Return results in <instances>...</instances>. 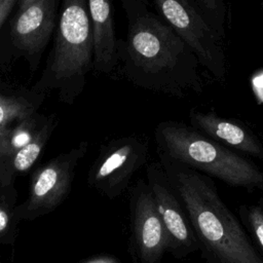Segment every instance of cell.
Segmentation results:
<instances>
[{
  "instance_id": "6da1fadb",
  "label": "cell",
  "mask_w": 263,
  "mask_h": 263,
  "mask_svg": "<svg viewBox=\"0 0 263 263\" xmlns=\"http://www.w3.org/2000/svg\"><path fill=\"white\" fill-rule=\"evenodd\" d=\"M118 1L126 18L125 37L117 42L121 75L136 87L168 97L202 93L196 55L150 1Z\"/></svg>"
},
{
  "instance_id": "7a4b0ae2",
  "label": "cell",
  "mask_w": 263,
  "mask_h": 263,
  "mask_svg": "<svg viewBox=\"0 0 263 263\" xmlns=\"http://www.w3.org/2000/svg\"><path fill=\"white\" fill-rule=\"evenodd\" d=\"M158 161L186 210L206 263H263L262 253L211 177L164 157Z\"/></svg>"
},
{
  "instance_id": "3957f363",
  "label": "cell",
  "mask_w": 263,
  "mask_h": 263,
  "mask_svg": "<svg viewBox=\"0 0 263 263\" xmlns=\"http://www.w3.org/2000/svg\"><path fill=\"white\" fill-rule=\"evenodd\" d=\"M158 157H164L248 192H263V170L247 156L212 140L193 126L160 121L154 129Z\"/></svg>"
},
{
  "instance_id": "277c9868",
  "label": "cell",
  "mask_w": 263,
  "mask_h": 263,
  "mask_svg": "<svg viewBox=\"0 0 263 263\" xmlns=\"http://www.w3.org/2000/svg\"><path fill=\"white\" fill-rule=\"evenodd\" d=\"M93 68V38L87 0H63L52 49L32 91H55L60 101L73 104L83 91Z\"/></svg>"
},
{
  "instance_id": "5b68a950",
  "label": "cell",
  "mask_w": 263,
  "mask_h": 263,
  "mask_svg": "<svg viewBox=\"0 0 263 263\" xmlns=\"http://www.w3.org/2000/svg\"><path fill=\"white\" fill-rule=\"evenodd\" d=\"M157 14L182 38L199 65L219 83L228 77L224 38L194 0H151Z\"/></svg>"
},
{
  "instance_id": "8992f818",
  "label": "cell",
  "mask_w": 263,
  "mask_h": 263,
  "mask_svg": "<svg viewBox=\"0 0 263 263\" xmlns=\"http://www.w3.org/2000/svg\"><path fill=\"white\" fill-rule=\"evenodd\" d=\"M149 142L145 136L127 135L102 145L93 162L88 183L100 193L114 199L129 186L136 173L147 163Z\"/></svg>"
},
{
  "instance_id": "52a82bcc",
  "label": "cell",
  "mask_w": 263,
  "mask_h": 263,
  "mask_svg": "<svg viewBox=\"0 0 263 263\" xmlns=\"http://www.w3.org/2000/svg\"><path fill=\"white\" fill-rule=\"evenodd\" d=\"M129 253L134 263H162L168 238L146 181L129 188Z\"/></svg>"
},
{
  "instance_id": "ba28073f",
  "label": "cell",
  "mask_w": 263,
  "mask_h": 263,
  "mask_svg": "<svg viewBox=\"0 0 263 263\" xmlns=\"http://www.w3.org/2000/svg\"><path fill=\"white\" fill-rule=\"evenodd\" d=\"M146 182L168 238V253L184 259L198 251V242L186 210L159 161L146 166Z\"/></svg>"
},
{
  "instance_id": "9c48e42d",
  "label": "cell",
  "mask_w": 263,
  "mask_h": 263,
  "mask_svg": "<svg viewBox=\"0 0 263 263\" xmlns=\"http://www.w3.org/2000/svg\"><path fill=\"white\" fill-rule=\"evenodd\" d=\"M87 147V142H81L35 172L26 206L27 214L33 216L50 211L60 203L69 190L75 167L86 153Z\"/></svg>"
},
{
  "instance_id": "30bf717a",
  "label": "cell",
  "mask_w": 263,
  "mask_h": 263,
  "mask_svg": "<svg viewBox=\"0 0 263 263\" xmlns=\"http://www.w3.org/2000/svg\"><path fill=\"white\" fill-rule=\"evenodd\" d=\"M57 26V0H35L16 9L10 23V37L34 70Z\"/></svg>"
},
{
  "instance_id": "8fae6325",
  "label": "cell",
  "mask_w": 263,
  "mask_h": 263,
  "mask_svg": "<svg viewBox=\"0 0 263 263\" xmlns=\"http://www.w3.org/2000/svg\"><path fill=\"white\" fill-rule=\"evenodd\" d=\"M189 121L191 126L212 140L263 162V142L241 121L220 116L214 111L201 110H191Z\"/></svg>"
},
{
  "instance_id": "7c38bea8",
  "label": "cell",
  "mask_w": 263,
  "mask_h": 263,
  "mask_svg": "<svg viewBox=\"0 0 263 263\" xmlns=\"http://www.w3.org/2000/svg\"><path fill=\"white\" fill-rule=\"evenodd\" d=\"M93 38V68L100 74L112 75L118 68L112 0H87Z\"/></svg>"
},
{
  "instance_id": "4fadbf2b",
  "label": "cell",
  "mask_w": 263,
  "mask_h": 263,
  "mask_svg": "<svg viewBox=\"0 0 263 263\" xmlns=\"http://www.w3.org/2000/svg\"><path fill=\"white\" fill-rule=\"evenodd\" d=\"M55 125V118H44L33 138L25 146L0 161V179H6L9 175L28 171L39 158Z\"/></svg>"
},
{
  "instance_id": "5bb4252c",
  "label": "cell",
  "mask_w": 263,
  "mask_h": 263,
  "mask_svg": "<svg viewBox=\"0 0 263 263\" xmlns=\"http://www.w3.org/2000/svg\"><path fill=\"white\" fill-rule=\"evenodd\" d=\"M43 93L31 92L25 96H4L0 93V132L36 114L42 104Z\"/></svg>"
},
{
  "instance_id": "9a60e30c",
  "label": "cell",
  "mask_w": 263,
  "mask_h": 263,
  "mask_svg": "<svg viewBox=\"0 0 263 263\" xmlns=\"http://www.w3.org/2000/svg\"><path fill=\"white\" fill-rule=\"evenodd\" d=\"M237 216L252 240L260 247L263 255V192L253 202L240 204Z\"/></svg>"
},
{
  "instance_id": "2e32d148",
  "label": "cell",
  "mask_w": 263,
  "mask_h": 263,
  "mask_svg": "<svg viewBox=\"0 0 263 263\" xmlns=\"http://www.w3.org/2000/svg\"><path fill=\"white\" fill-rule=\"evenodd\" d=\"M218 33L225 39L228 22V7L225 0H194Z\"/></svg>"
},
{
  "instance_id": "e0dca14e",
  "label": "cell",
  "mask_w": 263,
  "mask_h": 263,
  "mask_svg": "<svg viewBox=\"0 0 263 263\" xmlns=\"http://www.w3.org/2000/svg\"><path fill=\"white\" fill-rule=\"evenodd\" d=\"M18 0H0V29L13 8L16 6Z\"/></svg>"
},
{
  "instance_id": "ac0fdd59",
  "label": "cell",
  "mask_w": 263,
  "mask_h": 263,
  "mask_svg": "<svg viewBox=\"0 0 263 263\" xmlns=\"http://www.w3.org/2000/svg\"><path fill=\"white\" fill-rule=\"evenodd\" d=\"M84 263H121V262L113 256L101 255V256H97V257H93L91 259H88Z\"/></svg>"
},
{
  "instance_id": "d6986e66",
  "label": "cell",
  "mask_w": 263,
  "mask_h": 263,
  "mask_svg": "<svg viewBox=\"0 0 263 263\" xmlns=\"http://www.w3.org/2000/svg\"><path fill=\"white\" fill-rule=\"evenodd\" d=\"M9 225L8 213L0 205V233L4 232Z\"/></svg>"
},
{
  "instance_id": "ffe728a7",
  "label": "cell",
  "mask_w": 263,
  "mask_h": 263,
  "mask_svg": "<svg viewBox=\"0 0 263 263\" xmlns=\"http://www.w3.org/2000/svg\"><path fill=\"white\" fill-rule=\"evenodd\" d=\"M261 6H262V7H263V0H262V1H261Z\"/></svg>"
}]
</instances>
